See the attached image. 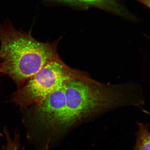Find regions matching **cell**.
I'll use <instances>...</instances> for the list:
<instances>
[{"mask_svg":"<svg viewBox=\"0 0 150 150\" xmlns=\"http://www.w3.org/2000/svg\"><path fill=\"white\" fill-rule=\"evenodd\" d=\"M81 8L95 7L122 16L126 9L119 0H47Z\"/></svg>","mask_w":150,"mask_h":150,"instance_id":"277c9868","label":"cell"},{"mask_svg":"<svg viewBox=\"0 0 150 150\" xmlns=\"http://www.w3.org/2000/svg\"><path fill=\"white\" fill-rule=\"evenodd\" d=\"M0 136L1 137L3 136V134L1 132V130H0Z\"/></svg>","mask_w":150,"mask_h":150,"instance_id":"52a82bcc","label":"cell"},{"mask_svg":"<svg viewBox=\"0 0 150 150\" xmlns=\"http://www.w3.org/2000/svg\"><path fill=\"white\" fill-rule=\"evenodd\" d=\"M138 130L136 132L135 144L132 150H150V136L147 123L137 122Z\"/></svg>","mask_w":150,"mask_h":150,"instance_id":"5b68a950","label":"cell"},{"mask_svg":"<svg viewBox=\"0 0 150 150\" xmlns=\"http://www.w3.org/2000/svg\"><path fill=\"white\" fill-rule=\"evenodd\" d=\"M65 106L58 116L60 126L71 130L82 120L114 109L140 106L145 101L135 83H101L91 79L75 80L65 84Z\"/></svg>","mask_w":150,"mask_h":150,"instance_id":"6da1fadb","label":"cell"},{"mask_svg":"<svg viewBox=\"0 0 150 150\" xmlns=\"http://www.w3.org/2000/svg\"><path fill=\"white\" fill-rule=\"evenodd\" d=\"M59 41L39 42L30 31L17 30L8 22L0 23V73L20 87L47 64L59 57Z\"/></svg>","mask_w":150,"mask_h":150,"instance_id":"7a4b0ae2","label":"cell"},{"mask_svg":"<svg viewBox=\"0 0 150 150\" xmlns=\"http://www.w3.org/2000/svg\"><path fill=\"white\" fill-rule=\"evenodd\" d=\"M0 57H1V56H0Z\"/></svg>","mask_w":150,"mask_h":150,"instance_id":"ba28073f","label":"cell"},{"mask_svg":"<svg viewBox=\"0 0 150 150\" xmlns=\"http://www.w3.org/2000/svg\"><path fill=\"white\" fill-rule=\"evenodd\" d=\"M4 132L6 142L2 147L1 150H20V136L19 131L17 129L14 131V136H11L6 127H5ZM22 150H26L24 147L22 148Z\"/></svg>","mask_w":150,"mask_h":150,"instance_id":"8992f818","label":"cell"},{"mask_svg":"<svg viewBox=\"0 0 150 150\" xmlns=\"http://www.w3.org/2000/svg\"><path fill=\"white\" fill-rule=\"evenodd\" d=\"M91 79L88 73L69 67L59 57L47 64L19 87L11 101L22 108L37 106L68 82Z\"/></svg>","mask_w":150,"mask_h":150,"instance_id":"3957f363","label":"cell"}]
</instances>
